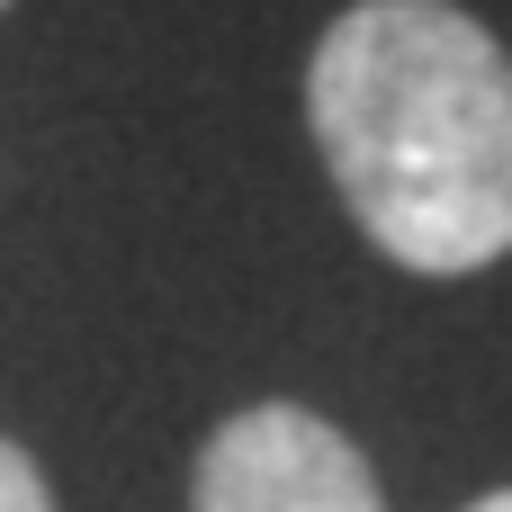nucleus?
I'll return each mask as SVG.
<instances>
[{"instance_id":"obj_1","label":"nucleus","mask_w":512,"mask_h":512,"mask_svg":"<svg viewBox=\"0 0 512 512\" xmlns=\"http://www.w3.org/2000/svg\"><path fill=\"white\" fill-rule=\"evenodd\" d=\"M306 126L396 270L468 279L512 252V54L459 0H351L315 36Z\"/></svg>"},{"instance_id":"obj_2","label":"nucleus","mask_w":512,"mask_h":512,"mask_svg":"<svg viewBox=\"0 0 512 512\" xmlns=\"http://www.w3.org/2000/svg\"><path fill=\"white\" fill-rule=\"evenodd\" d=\"M189 512H387V495L342 423L270 396L207 432L189 468Z\"/></svg>"},{"instance_id":"obj_3","label":"nucleus","mask_w":512,"mask_h":512,"mask_svg":"<svg viewBox=\"0 0 512 512\" xmlns=\"http://www.w3.org/2000/svg\"><path fill=\"white\" fill-rule=\"evenodd\" d=\"M0 512H54V486H45V468L0 432Z\"/></svg>"},{"instance_id":"obj_4","label":"nucleus","mask_w":512,"mask_h":512,"mask_svg":"<svg viewBox=\"0 0 512 512\" xmlns=\"http://www.w3.org/2000/svg\"><path fill=\"white\" fill-rule=\"evenodd\" d=\"M468 512H512V486H495V495H477Z\"/></svg>"},{"instance_id":"obj_5","label":"nucleus","mask_w":512,"mask_h":512,"mask_svg":"<svg viewBox=\"0 0 512 512\" xmlns=\"http://www.w3.org/2000/svg\"><path fill=\"white\" fill-rule=\"evenodd\" d=\"M0 9H9V0H0Z\"/></svg>"}]
</instances>
